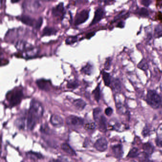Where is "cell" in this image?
I'll return each mask as SVG.
<instances>
[{"label":"cell","mask_w":162,"mask_h":162,"mask_svg":"<svg viewBox=\"0 0 162 162\" xmlns=\"http://www.w3.org/2000/svg\"><path fill=\"white\" fill-rule=\"evenodd\" d=\"M157 19L162 22V13H158L157 15Z\"/></svg>","instance_id":"f6af8a7d"},{"label":"cell","mask_w":162,"mask_h":162,"mask_svg":"<svg viewBox=\"0 0 162 162\" xmlns=\"http://www.w3.org/2000/svg\"><path fill=\"white\" fill-rule=\"evenodd\" d=\"M117 27L118 28H123L124 27V23L123 21H120V22L118 23Z\"/></svg>","instance_id":"ee69618b"},{"label":"cell","mask_w":162,"mask_h":162,"mask_svg":"<svg viewBox=\"0 0 162 162\" xmlns=\"http://www.w3.org/2000/svg\"><path fill=\"white\" fill-rule=\"evenodd\" d=\"M36 83L38 87L41 90L47 91L50 88V82L49 81L44 79L39 80Z\"/></svg>","instance_id":"5bb4252c"},{"label":"cell","mask_w":162,"mask_h":162,"mask_svg":"<svg viewBox=\"0 0 162 162\" xmlns=\"http://www.w3.org/2000/svg\"><path fill=\"white\" fill-rule=\"evenodd\" d=\"M93 70V67L91 64H87L86 66H84L83 68L81 69V72L82 73L87 75H91V74L92 71Z\"/></svg>","instance_id":"7402d4cb"},{"label":"cell","mask_w":162,"mask_h":162,"mask_svg":"<svg viewBox=\"0 0 162 162\" xmlns=\"http://www.w3.org/2000/svg\"><path fill=\"white\" fill-rule=\"evenodd\" d=\"M137 13L142 17L146 18L148 17L149 15L148 11L145 8H141L137 9Z\"/></svg>","instance_id":"ffe728a7"},{"label":"cell","mask_w":162,"mask_h":162,"mask_svg":"<svg viewBox=\"0 0 162 162\" xmlns=\"http://www.w3.org/2000/svg\"><path fill=\"white\" fill-rule=\"evenodd\" d=\"M138 153V149L136 148H133L131 150H130L129 152V154L127 155V157L129 158H135L136 157L138 156L139 155Z\"/></svg>","instance_id":"484cf974"},{"label":"cell","mask_w":162,"mask_h":162,"mask_svg":"<svg viewBox=\"0 0 162 162\" xmlns=\"http://www.w3.org/2000/svg\"><path fill=\"white\" fill-rule=\"evenodd\" d=\"M51 123L53 126H60L63 125V119L60 116L58 115H52L51 116V119H50Z\"/></svg>","instance_id":"8fae6325"},{"label":"cell","mask_w":162,"mask_h":162,"mask_svg":"<svg viewBox=\"0 0 162 162\" xmlns=\"http://www.w3.org/2000/svg\"><path fill=\"white\" fill-rule=\"evenodd\" d=\"M74 105L75 106V107L79 111H82L84 109L86 106V103L82 99H77L74 100L73 102Z\"/></svg>","instance_id":"2e32d148"},{"label":"cell","mask_w":162,"mask_h":162,"mask_svg":"<svg viewBox=\"0 0 162 162\" xmlns=\"http://www.w3.org/2000/svg\"><path fill=\"white\" fill-rule=\"evenodd\" d=\"M78 84L77 82H72L71 83H69L68 84L67 86L68 88H71V89H75L78 87Z\"/></svg>","instance_id":"d590c367"},{"label":"cell","mask_w":162,"mask_h":162,"mask_svg":"<svg viewBox=\"0 0 162 162\" xmlns=\"http://www.w3.org/2000/svg\"><path fill=\"white\" fill-rule=\"evenodd\" d=\"M137 67L144 71H146L148 69V65L146 60L145 59H142L137 65Z\"/></svg>","instance_id":"603a6c76"},{"label":"cell","mask_w":162,"mask_h":162,"mask_svg":"<svg viewBox=\"0 0 162 162\" xmlns=\"http://www.w3.org/2000/svg\"><path fill=\"white\" fill-rule=\"evenodd\" d=\"M15 47L17 50L20 51H23V52L34 47L31 44L24 40H19L17 41L15 45Z\"/></svg>","instance_id":"52a82bcc"},{"label":"cell","mask_w":162,"mask_h":162,"mask_svg":"<svg viewBox=\"0 0 162 162\" xmlns=\"http://www.w3.org/2000/svg\"><path fill=\"white\" fill-rule=\"evenodd\" d=\"M78 38L76 36L68 37L66 40V43L68 45H71L75 43L77 41Z\"/></svg>","instance_id":"4dcf8cb0"},{"label":"cell","mask_w":162,"mask_h":162,"mask_svg":"<svg viewBox=\"0 0 162 162\" xmlns=\"http://www.w3.org/2000/svg\"><path fill=\"white\" fill-rule=\"evenodd\" d=\"M66 122L68 125L76 126L82 125L84 120L81 118L78 117L77 116H71L67 119Z\"/></svg>","instance_id":"ba28073f"},{"label":"cell","mask_w":162,"mask_h":162,"mask_svg":"<svg viewBox=\"0 0 162 162\" xmlns=\"http://www.w3.org/2000/svg\"><path fill=\"white\" fill-rule=\"evenodd\" d=\"M102 78L106 86H109L110 85V73L106 72L103 71L102 73Z\"/></svg>","instance_id":"44dd1931"},{"label":"cell","mask_w":162,"mask_h":162,"mask_svg":"<svg viewBox=\"0 0 162 162\" xmlns=\"http://www.w3.org/2000/svg\"><path fill=\"white\" fill-rule=\"evenodd\" d=\"M61 148L62 150L65 152L66 153L69 154L71 156H76V153L73 149L71 148L70 145L66 143H63L61 145Z\"/></svg>","instance_id":"e0dca14e"},{"label":"cell","mask_w":162,"mask_h":162,"mask_svg":"<svg viewBox=\"0 0 162 162\" xmlns=\"http://www.w3.org/2000/svg\"><path fill=\"white\" fill-rule=\"evenodd\" d=\"M113 1H114V0H105V2L106 3H109Z\"/></svg>","instance_id":"c3c4849f"},{"label":"cell","mask_w":162,"mask_h":162,"mask_svg":"<svg viewBox=\"0 0 162 162\" xmlns=\"http://www.w3.org/2000/svg\"><path fill=\"white\" fill-rule=\"evenodd\" d=\"M126 15H127V14H125L124 12H121L120 14L118 15L117 17H115V21H118V20H119V19H121L122 17L125 16Z\"/></svg>","instance_id":"ab89813d"},{"label":"cell","mask_w":162,"mask_h":162,"mask_svg":"<svg viewBox=\"0 0 162 162\" xmlns=\"http://www.w3.org/2000/svg\"><path fill=\"white\" fill-rule=\"evenodd\" d=\"M156 144L157 146L159 147H162V140L160 138H157L156 140Z\"/></svg>","instance_id":"60d3db41"},{"label":"cell","mask_w":162,"mask_h":162,"mask_svg":"<svg viewBox=\"0 0 162 162\" xmlns=\"http://www.w3.org/2000/svg\"><path fill=\"white\" fill-rule=\"evenodd\" d=\"M143 149L145 153H146L149 156L153 153L154 148L151 144L149 143H146L144 144L143 145Z\"/></svg>","instance_id":"ac0fdd59"},{"label":"cell","mask_w":162,"mask_h":162,"mask_svg":"<svg viewBox=\"0 0 162 162\" xmlns=\"http://www.w3.org/2000/svg\"><path fill=\"white\" fill-rule=\"evenodd\" d=\"M155 34L157 38L162 36V26L158 25L156 27L155 29Z\"/></svg>","instance_id":"f1b7e54d"},{"label":"cell","mask_w":162,"mask_h":162,"mask_svg":"<svg viewBox=\"0 0 162 162\" xmlns=\"http://www.w3.org/2000/svg\"><path fill=\"white\" fill-rule=\"evenodd\" d=\"M84 129L86 130H94L96 128V124L94 122H90L85 124Z\"/></svg>","instance_id":"1f68e13d"},{"label":"cell","mask_w":162,"mask_h":162,"mask_svg":"<svg viewBox=\"0 0 162 162\" xmlns=\"http://www.w3.org/2000/svg\"><path fill=\"white\" fill-rule=\"evenodd\" d=\"M22 97L23 92L20 89H14L10 92H9L6 96L7 99L12 107L19 104Z\"/></svg>","instance_id":"3957f363"},{"label":"cell","mask_w":162,"mask_h":162,"mask_svg":"<svg viewBox=\"0 0 162 162\" xmlns=\"http://www.w3.org/2000/svg\"><path fill=\"white\" fill-rule=\"evenodd\" d=\"M150 130L148 127L147 126H145L143 130L142 131V135H143L144 137H147L149 134Z\"/></svg>","instance_id":"8d00e7d4"},{"label":"cell","mask_w":162,"mask_h":162,"mask_svg":"<svg viewBox=\"0 0 162 162\" xmlns=\"http://www.w3.org/2000/svg\"><path fill=\"white\" fill-rule=\"evenodd\" d=\"M43 113V108L41 104L36 100H32L26 120L27 126L29 130H33L36 121L41 117Z\"/></svg>","instance_id":"6da1fadb"},{"label":"cell","mask_w":162,"mask_h":162,"mask_svg":"<svg viewBox=\"0 0 162 162\" xmlns=\"http://www.w3.org/2000/svg\"><path fill=\"white\" fill-rule=\"evenodd\" d=\"M94 147L97 150L100 152H104L107 149V141L104 138H101L97 140Z\"/></svg>","instance_id":"8992f818"},{"label":"cell","mask_w":162,"mask_h":162,"mask_svg":"<svg viewBox=\"0 0 162 162\" xmlns=\"http://www.w3.org/2000/svg\"><path fill=\"white\" fill-rule=\"evenodd\" d=\"M112 59L110 58H107L106 60L105 63V69L106 70H109L110 67L111 65Z\"/></svg>","instance_id":"836d02e7"},{"label":"cell","mask_w":162,"mask_h":162,"mask_svg":"<svg viewBox=\"0 0 162 162\" xmlns=\"http://www.w3.org/2000/svg\"><path fill=\"white\" fill-rule=\"evenodd\" d=\"M57 32V30L53 28L46 27L43 29L42 32V36H51L52 35L55 34Z\"/></svg>","instance_id":"d6986e66"},{"label":"cell","mask_w":162,"mask_h":162,"mask_svg":"<svg viewBox=\"0 0 162 162\" xmlns=\"http://www.w3.org/2000/svg\"><path fill=\"white\" fill-rule=\"evenodd\" d=\"M39 49L38 48L33 47L26 51L24 52L22 54L25 58H32L35 57L39 54Z\"/></svg>","instance_id":"7c38bea8"},{"label":"cell","mask_w":162,"mask_h":162,"mask_svg":"<svg viewBox=\"0 0 162 162\" xmlns=\"http://www.w3.org/2000/svg\"><path fill=\"white\" fill-rule=\"evenodd\" d=\"M101 112H102V110L99 108H96L93 111V117H94V120L96 122L98 121V119H99L100 117L102 116Z\"/></svg>","instance_id":"4316f807"},{"label":"cell","mask_w":162,"mask_h":162,"mask_svg":"<svg viewBox=\"0 0 162 162\" xmlns=\"http://www.w3.org/2000/svg\"><path fill=\"white\" fill-rule=\"evenodd\" d=\"M146 102L153 109H157L162 104V99L154 90H149L146 95Z\"/></svg>","instance_id":"7a4b0ae2"},{"label":"cell","mask_w":162,"mask_h":162,"mask_svg":"<svg viewBox=\"0 0 162 162\" xmlns=\"http://www.w3.org/2000/svg\"><path fill=\"white\" fill-rule=\"evenodd\" d=\"M45 1H51V0H45Z\"/></svg>","instance_id":"681fc988"},{"label":"cell","mask_w":162,"mask_h":162,"mask_svg":"<svg viewBox=\"0 0 162 162\" xmlns=\"http://www.w3.org/2000/svg\"><path fill=\"white\" fill-rule=\"evenodd\" d=\"M104 15V11L102 9L98 8L95 13V15L90 26L95 25L101 21Z\"/></svg>","instance_id":"9c48e42d"},{"label":"cell","mask_w":162,"mask_h":162,"mask_svg":"<svg viewBox=\"0 0 162 162\" xmlns=\"http://www.w3.org/2000/svg\"><path fill=\"white\" fill-rule=\"evenodd\" d=\"M75 5L77 4H81V3H85L87 2V0H73Z\"/></svg>","instance_id":"b9f144b4"},{"label":"cell","mask_w":162,"mask_h":162,"mask_svg":"<svg viewBox=\"0 0 162 162\" xmlns=\"http://www.w3.org/2000/svg\"><path fill=\"white\" fill-rule=\"evenodd\" d=\"M98 122V126H99V129L100 130L104 132L106 131V119L104 116H102L100 117V118L98 119V121H97Z\"/></svg>","instance_id":"9a60e30c"},{"label":"cell","mask_w":162,"mask_h":162,"mask_svg":"<svg viewBox=\"0 0 162 162\" xmlns=\"http://www.w3.org/2000/svg\"><path fill=\"white\" fill-rule=\"evenodd\" d=\"M11 2L13 3H16L17 2H19L20 1V0H11Z\"/></svg>","instance_id":"7dc6e473"},{"label":"cell","mask_w":162,"mask_h":162,"mask_svg":"<svg viewBox=\"0 0 162 162\" xmlns=\"http://www.w3.org/2000/svg\"><path fill=\"white\" fill-rule=\"evenodd\" d=\"M93 94H94V98L96 101L97 102H99L100 97V89L99 85H98L93 92Z\"/></svg>","instance_id":"83f0119b"},{"label":"cell","mask_w":162,"mask_h":162,"mask_svg":"<svg viewBox=\"0 0 162 162\" xmlns=\"http://www.w3.org/2000/svg\"><path fill=\"white\" fill-rule=\"evenodd\" d=\"M156 4L157 6L162 7V0H156Z\"/></svg>","instance_id":"bcb514c9"},{"label":"cell","mask_w":162,"mask_h":162,"mask_svg":"<svg viewBox=\"0 0 162 162\" xmlns=\"http://www.w3.org/2000/svg\"><path fill=\"white\" fill-rule=\"evenodd\" d=\"M19 20L22 23L29 26H33L34 25H35L36 22L35 21V20L32 17L24 15L19 17Z\"/></svg>","instance_id":"30bf717a"},{"label":"cell","mask_w":162,"mask_h":162,"mask_svg":"<svg viewBox=\"0 0 162 162\" xmlns=\"http://www.w3.org/2000/svg\"><path fill=\"white\" fill-rule=\"evenodd\" d=\"M95 33L94 32H92L89 33L87 34L86 35V38L87 39H90L92 37H93V36L95 35Z\"/></svg>","instance_id":"7bdbcfd3"},{"label":"cell","mask_w":162,"mask_h":162,"mask_svg":"<svg viewBox=\"0 0 162 162\" xmlns=\"http://www.w3.org/2000/svg\"><path fill=\"white\" fill-rule=\"evenodd\" d=\"M52 13L54 17L63 19L65 14V11L63 3L62 2H60L56 6L53 8Z\"/></svg>","instance_id":"5b68a950"},{"label":"cell","mask_w":162,"mask_h":162,"mask_svg":"<svg viewBox=\"0 0 162 162\" xmlns=\"http://www.w3.org/2000/svg\"><path fill=\"white\" fill-rule=\"evenodd\" d=\"M42 22H43V19L41 17L39 18L37 21H36V23L35 24V28L36 29H39L41 27V25L42 24Z\"/></svg>","instance_id":"e575fe53"},{"label":"cell","mask_w":162,"mask_h":162,"mask_svg":"<svg viewBox=\"0 0 162 162\" xmlns=\"http://www.w3.org/2000/svg\"><path fill=\"white\" fill-rule=\"evenodd\" d=\"M138 157H139V162H147L148 161V155L145 153L144 152L143 153L139 154Z\"/></svg>","instance_id":"f546056e"},{"label":"cell","mask_w":162,"mask_h":162,"mask_svg":"<svg viewBox=\"0 0 162 162\" xmlns=\"http://www.w3.org/2000/svg\"><path fill=\"white\" fill-rule=\"evenodd\" d=\"M27 155L28 156L30 157L31 158H33V157H34V158H36L37 159L42 158L41 155L37 153H34V152H30L29 153H27Z\"/></svg>","instance_id":"d6a6232c"},{"label":"cell","mask_w":162,"mask_h":162,"mask_svg":"<svg viewBox=\"0 0 162 162\" xmlns=\"http://www.w3.org/2000/svg\"><path fill=\"white\" fill-rule=\"evenodd\" d=\"M25 119L23 118H19L17 119L15 121V125L17 128L19 129H24L25 127Z\"/></svg>","instance_id":"d4e9b609"},{"label":"cell","mask_w":162,"mask_h":162,"mask_svg":"<svg viewBox=\"0 0 162 162\" xmlns=\"http://www.w3.org/2000/svg\"><path fill=\"white\" fill-rule=\"evenodd\" d=\"M89 13L90 12L87 9H84L78 13L75 17V25L78 26L85 22L89 18Z\"/></svg>","instance_id":"277c9868"},{"label":"cell","mask_w":162,"mask_h":162,"mask_svg":"<svg viewBox=\"0 0 162 162\" xmlns=\"http://www.w3.org/2000/svg\"><path fill=\"white\" fill-rule=\"evenodd\" d=\"M151 2V0H141V3L145 7H148Z\"/></svg>","instance_id":"f35d334b"},{"label":"cell","mask_w":162,"mask_h":162,"mask_svg":"<svg viewBox=\"0 0 162 162\" xmlns=\"http://www.w3.org/2000/svg\"><path fill=\"white\" fill-rule=\"evenodd\" d=\"M112 87L113 89L117 92H119L121 90V83L119 80L115 79L113 81Z\"/></svg>","instance_id":"cb8c5ba5"},{"label":"cell","mask_w":162,"mask_h":162,"mask_svg":"<svg viewBox=\"0 0 162 162\" xmlns=\"http://www.w3.org/2000/svg\"><path fill=\"white\" fill-rule=\"evenodd\" d=\"M105 113L107 116H110L113 113V109L110 107H108L105 109Z\"/></svg>","instance_id":"74e56055"},{"label":"cell","mask_w":162,"mask_h":162,"mask_svg":"<svg viewBox=\"0 0 162 162\" xmlns=\"http://www.w3.org/2000/svg\"><path fill=\"white\" fill-rule=\"evenodd\" d=\"M113 152L116 156V157L118 158H121L123 154V150L122 145H114L112 148Z\"/></svg>","instance_id":"4fadbf2b"}]
</instances>
